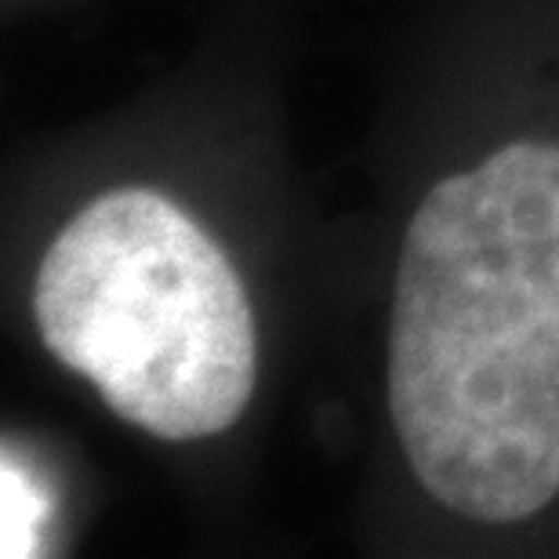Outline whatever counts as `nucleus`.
I'll use <instances>...</instances> for the list:
<instances>
[{
  "instance_id": "1",
  "label": "nucleus",
  "mask_w": 559,
  "mask_h": 559,
  "mask_svg": "<svg viewBox=\"0 0 559 559\" xmlns=\"http://www.w3.org/2000/svg\"><path fill=\"white\" fill-rule=\"evenodd\" d=\"M389 418L429 498L520 523L559 495V145L436 182L400 248Z\"/></svg>"
},
{
  "instance_id": "2",
  "label": "nucleus",
  "mask_w": 559,
  "mask_h": 559,
  "mask_svg": "<svg viewBox=\"0 0 559 559\" xmlns=\"http://www.w3.org/2000/svg\"><path fill=\"white\" fill-rule=\"evenodd\" d=\"M40 342L106 407L167 443L226 432L251 404L259 334L229 254L171 197H95L44 251Z\"/></svg>"
}]
</instances>
